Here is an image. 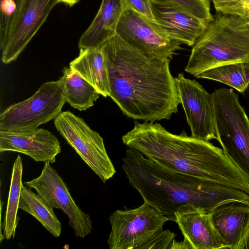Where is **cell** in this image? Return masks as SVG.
Masks as SVG:
<instances>
[{
    "instance_id": "6da1fadb",
    "label": "cell",
    "mask_w": 249,
    "mask_h": 249,
    "mask_svg": "<svg viewBox=\"0 0 249 249\" xmlns=\"http://www.w3.org/2000/svg\"><path fill=\"white\" fill-rule=\"evenodd\" d=\"M109 97L129 118L154 122L169 120L180 104L168 58L150 57L116 34L101 47Z\"/></svg>"
},
{
    "instance_id": "7a4b0ae2",
    "label": "cell",
    "mask_w": 249,
    "mask_h": 249,
    "mask_svg": "<svg viewBox=\"0 0 249 249\" xmlns=\"http://www.w3.org/2000/svg\"><path fill=\"white\" fill-rule=\"evenodd\" d=\"M129 148L169 171L243 191L249 195V178L209 141L168 131L158 123L135 122L122 138Z\"/></svg>"
},
{
    "instance_id": "3957f363",
    "label": "cell",
    "mask_w": 249,
    "mask_h": 249,
    "mask_svg": "<svg viewBox=\"0 0 249 249\" xmlns=\"http://www.w3.org/2000/svg\"><path fill=\"white\" fill-rule=\"evenodd\" d=\"M122 162L129 184L144 202L174 222L177 209L187 204L207 213L229 201L249 204V195L243 191L169 171L132 148L126 150Z\"/></svg>"
},
{
    "instance_id": "277c9868",
    "label": "cell",
    "mask_w": 249,
    "mask_h": 249,
    "mask_svg": "<svg viewBox=\"0 0 249 249\" xmlns=\"http://www.w3.org/2000/svg\"><path fill=\"white\" fill-rule=\"evenodd\" d=\"M240 62H249V23L236 15L218 13L193 46L185 71L196 77Z\"/></svg>"
},
{
    "instance_id": "5b68a950",
    "label": "cell",
    "mask_w": 249,
    "mask_h": 249,
    "mask_svg": "<svg viewBox=\"0 0 249 249\" xmlns=\"http://www.w3.org/2000/svg\"><path fill=\"white\" fill-rule=\"evenodd\" d=\"M212 93L216 140L227 157L249 178V119L232 89L220 88Z\"/></svg>"
},
{
    "instance_id": "8992f818",
    "label": "cell",
    "mask_w": 249,
    "mask_h": 249,
    "mask_svg": "<svg viewBox=\"0 0 249 249\" xmlns=\"http://www.w3.org/2000/svg\"><path fill=\"white\" fill-rule=\"evenodd\" d=\"M66 102L57 81L43 84L30 97L7 107L0 114V131H23L38 128L54 119Z\"/></svg>"
},
{
    "instance_id": "52a82bcc",
    "label": "cell",
    "mask_w": 249,
    "mask_h": 249,
    "mask_svg": "<svg viewBox=\"0 0 249 249\" xmlns=\"http://www.w3.org/2000/svg\"><path fill=\"white\" fill-rule=\"evenodd\" d=\"M54 124L57 131L103 183L116 174L103 138L81 118L62 111Z\"/></svg>"
},
{
    "instance_id": "ba28073f",
    "label": "cell",
    "mask_w": 249,
    "mask_h": 249,
    "mask_svg": "<svg viewBox=\"0 0 249 249\" xmlns=\"http://www.w3.org/2000/svg\"><path fill=\"white\" fill-rule=\"evenodd\" d=\"M111 225L107 243L110 249H141L163 231L169 218L149 204L138 208L117 210L109 216Z\"/></svg>"
},
{
    "instance_id": "9c48e42d",
    "label": "cell",
    "mask_w": 249,
    "mask_h": 249,
    "mask_svg": "<svg viewBox=\"0 0 249 249\" xmlns=\"http://www.w3.org/2000/svg\"><path fill=\"white\" fill-rule=\"evenodd\" d=\"M127 44L150 57L172 59L181 49L180 42L170 37L155 22L128 8L116 30Z\"/></svg>"
},
{
    "instance_id": "30bf717a",
    "label": "cell",
    "mask_w": 249,
    "mask_h": 249,
    "mask_svg": "<svg viewBox=\"0 0 249 249\" xmlns=\"http://www.w3.org/2000/svg\"><path fill=\"white\" fill-rule=\"evenodd\" d=\"M44 162L40 175L24 184L35 190L37 194L53 209H60L69 218V225L78 238H84L92 230L89 214L84 213L75 203L62 177L51 165Z\"/></svg>"
},
{
    "instance_id": "8fae6325",
    "label": "cell",
    "mask_w": 249,
    "mask_h": 249,
    "mask_svg": "<svg viewBox=\"0 0 249 249\" xmlns=\"http://www.w3.org/2000/svg\"><path fill=\"white\" fill-rule=\"evenodd\" d=\"M175 80L191 136L206 141L216 140L212 93L196 80L186 78L183 73H178Z\"/></svg>"
},
{
    "instance_id": "7c38bea8",
    "label": "cell",
    "mask_w": 249,
    "mask_h": 249,
    "mask_svg": "<svg viewBox=\"0 0 249 249\" xmlns=\"http://www.w3.org/2000/svg\"><path fill=\"white\" fill-rule=\"evenodd\" d=\"M57 3L58 0H23L6 42L0 49L3 63L17 59Z\"/></svg>"
},
{
    "instance_id": "4fadbf2b",
    "label": "cell",
    "mask_w": 249,
    "mask_h": 249,
    "mask_svg": "<svg viewBox=\"0 0 249 249\" xmlns=\"http://www.w3.org/2000/svg\"><path fill=\"white\" fill-rule=\"evenodd\" d=\"M5 151L24 154L36 161L53 163L61 148L52 133L38 128L23 131H0V152Z\"/></svg>"
},
{
    "instance_id": "5bb4252c",
    "label": "cell",
    "mask_w": 249,
    "mask_h": 249,
    "mask_svg": "<svg viewBox=\"0 0 249 249\" xmlns=\"http://www.w3.org/2000/svg\"><path fill=\"white\" fill-rule=\"evenodd\" d=\"M175 222L192 249H226L212 222L210 213L187 204L175 213Z\"/></svg>"
},
{
    "instance_id": "9a60e30c",
    "label": "cell",
    "mask_w": 249,
    "mask_h": 249,
    "mask_svg": "<svg viewBox=\"0 0 249 249\" xmlns=\"http://www.w3.org/2000/svg\"><path fill=\"white\" fill-rule=\"evenodd\" d=\"M156 23L172 38L193 46L209 23L167 3L151 1Z\"/></svg>"
},
{
    "instance_id": "2e32d148",
    "label": "cell",
    "mask_w": 249,
    "mask_h": 249,
    "mask_svg": "<svg viewBox=\"0 0 249 249\" xmlns=\"http://www.w3.org/2000/svg\"><path fill=\"white\" fill-rule=\"evenodd\" d=\"M210 213L226 249H235L249 225V204L229 201L218 205Z\"/></svg>"
},
{
    "instance_id": "e0dca14e",
    "label": "cell",
    "mask_w": 249,
    "mask_h": 249,
    "mask_svg": "<svg viewBox=\"0 0 249 249\" xmlns=\"http://www.w3.org/2000/svg\"><path fill=\"white\" fill-rule=\"evenodd\" d=\"M128 8L125 0H102L95 17L79 38V48H99L114 36L119 20Z\"/></svg>"
},
{
    "instance_id": "ac0fdd59",
    "label": "cell",
    "mask_w": 249,
    "mask_h": 249,
    "mask_svg": "<svg viewBox=\"0 0 249 249\" xmlns=\"http://www.w3.org/2000/svg\"><path fill=\"white\" fill-rule=\"evenodd\" d=\"M69 66L92 85L99 94L104 97L109 96L107 70L101 47L80 49L79 55Z\"/></svg>"
},
{
    "instance_id": "d6986e66",
    "label": "cell",
    "mask_w": 249,
    "mask_h": 249,
    "mask_svg": "<svg viewBox=\"0 0 249 249\" xmlns=\"http://www.w3.org/2000/svg\"><path fill=\"white\" fill-rule=\"evenodd\" d=\"M57 82L66 102L80 111L93 106L99 98L95 88L70 67L63 69V75Z\"/></svg>"
},
{
    "instance_id": "ffe728a7",
    "label": "cell",
    "mask_w": 249,
    "mask_h": 249,
    "mask_svg": "<svg viewBox=\"0 0 249 249\" xmlns=\"http://www.w3.org/2000/svg\"><path fill=\"white\" fill-rule=\"evenodd\" d=\"M22 160L18 155L12 168L10 189L4 221L0 223V242L4 239L9 240L15 236L17 227L19 221L17 216L22 185Z\"/></svg>"
},
{
    "instance_id": "44dd1931",
    "label": "cell",
    "mask_w": 249,
    "mask_h": 249,
    "mask_svg": "<svg viewBox=\"0 0 249 249\" xmlns=\"http://www.w3.org/2000/svg\"><path fill=\"white\" fill-rule=\"evenodd\" d=\"M31 188L22 186L19 209L36 218L53 236L59 237L62 231V224L56 217L53 209Z\"/></svg>"
},
{
    "instance_id": "7402d4cb",
    "label": "cell",
    "mask_w": 249,
    "mask_h": 249,
    "mask_svg": "<svg viewBox=\"0 0 249 249\" xmlns=\"http://www.w3.org/2000/svg\"><path fill=\"white\" fill-rule=\"evenodd\" d=\"M196 77L218 81L243 93L249 86V62L218 66L198 74Z\"/></svg>"
},
{
    "instance_id": "603a6c76",
    "label": "cell",
    "mask_w": 249,
    "mask_h": 249,
    "mask_svg": "<svg viewBox=\"0 0 249 249\" xmlns=\"http://www.w3.org/2000/svg\"><path fill=\"white\" fill-rule=\"evenodd\" d=\"M23 0H0V48L8 38Z\"/></svg>"
},
{
    "instance_id": "cb8c5ba5",
    "label": "cell",
    "mask_w": 249,
    "mask_h": 249,
    "mask_svg": "<svg viewBox=\"0 0 249 249\" xmlns=\"http://www.w3.org/2000/svg\"><path fill=\"white\" fill-rule=\"evenodd\" d=\"M157 3H167L178 7L198 18L210 23L213 19L211 13L210 0H151Z\"/></svg>"
},
{
    "instance_id": "d4e9b609",
    "label": "cell",
    "mask_w": 249,
    "mask_h": 249,
    "mask_svg": "<svg viewBox=\"0 0 249 249\" xmlns=\"http://www.w3.org/2000/svg\"><path fill=\"white\" fill-rule=\"evenodd\" d=\"M176 236L174 232L169 230L162 231L146 243L141 249H168Z\"/></svg>"
},
{
    "instance_id": "484cf974",
    "label": "cell",
    "mask_w": 249,
    "mask_h": 249,
    "mask_svg": "<svg viewBox=\"0 0 249 249\" xmlns=\"http://www.w3.org/2000/svg\"><path fill=\"white\" fill-rule=\"evenodd\" d=\"M125 1L130 9L149 20L155 22L152 13L151 0H125Z\"/></svg>"
},
{
    "instance_id": "4316f807",
    "label": "cell",
    "mask_w": 249,
    "mask_h": 249,
    "mask_svg": "<svg viewBox=\"0 0 249 249\" xmlns=\"http://www.w3.org/2000/svg\"><path fill=\"white\" fill-rule=\"evenodd\" d=\"M218 13L236 15L243 18L249 23V0L238 2L222 9Z\"/></svg>"
},
{
    "instance_id": "83f0119b",
    "label": "cell",
    "mask_w": 249,
    "mask_h": 249,
    "mask_svg": "<svg viewBox=\"0 0 249 249\" xmlns=\"http://www.w3.org/2000/svg\"><path fill=\"white\" fill-rule=\"evenodd\" d=\"M245 0H212L216 11L218 13L222 9Z\"/></svg>"
},
{
    "instance_id": "f1b7e54d",
    "label": "cell",
    "mask_w": 249,
    "mask_h": 249,
    "mask_svg": "<svg viewBox=\"0 0 249 249\" xmlns=\"http://www.w3.org/2000/svg\"><path fill=\"white\" fill-rule=\"evenodd\" d=\"M168 249H192V247L190 244L184 239L180 242L174 239Z\"/></svg>"
},
{
    "instance_id": "f546056e",
    "label": "cell",
    "mask_w": 249,
    "mask_h": 249,
    "mask_svg": "<svg viewBox=\"0 0 249 249\" xmlns=\"http://www.w3.org/2000/svg\"><path fill=\"white\" fill-rule=\"evenodd\" d=\"M235 249H249V225Z\"/></svg>"
},
{
    "instance_id": "4dcf8cb0",
    "label": "cell",
    "mask_w": 249,
    "mask_h": 249,
    "mask_svg": "<svg viewBox=\"0 0 249 249\" xmlns=\"http://www.w3.org/2000/svg\"><path fill=\"white\" fill-rule=\"evenodd\" d=\"M58 3H63L70 7H72L77 3L80 0H58Z\"/></svg>"
}]
</instances>
